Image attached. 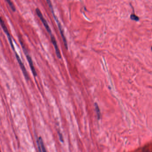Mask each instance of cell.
Returning a JSON list of instances; mask_svg holds the SVG:
<instances>
[{"label": "cell", "mask_w": 152, "mask_h": 152, "mask_svg": "<svg viewBox=\"0 0 152 152\" xmlns=\"http://www.w3.org/2000/svg\"><path fill=\"white\" fill-rule=\"evenodd\" d=\"M21 44L22 45V48L23 49V50L24 52L25 53V54L26 55V59H27L28 62H29V65H30V68L31 69V71L32 72V73L33 75L35 76H37V72L35 70V68L34 67V64H33V61H32V59H31V57L30 56V55H29V54H28L27 51H26V48L24 47L22 43V42H21Z\"/></svg>", "instance_id": "obj_1"}, {"label": "cell", "mask_w": 152, "mask_h": 152, "mask_svg": "<svg viewBox=\"0 0 152 152\" xmlns=\"http://www.w3.org/2000/svg\"><path fill=\"white\" fill-rule=\"evenodd\" d=\"M36 13L38 16L40 18V19L41 20V22H42V23L43 24V26H44V27L46 28L47 31L48 32V33L50 35H51L52 33H51V28L49 27L48 24L46 20L45 19V18L44 17L42 13L41 12V11L39 9L37 8L36 9Z\"/></svg>", "instance_id": "obj_2"}, {"label": "cell", "mask_w": 152, "mask_h": 152, "mask_svg": "<svg viewBox=\"0 0 152 152\" xmlns=\"http://www.w3.org/2000/svg\"><path fill=\"white\" fill-rule=\"evenodd\" d=\"M14 53H15V55L16 58L17 59V62H18V64H19L20 66V67H21V68L22 69V71L23 72L25 78L27 80H28L29 79V74H28L27 71L26 70V69L25 66H24L23 62H22V61L21 59H20L19 55L17 54V53L16 52V51H14Z\"/></svg>", "instance_id": "obj_3"}, {"label": "cell", "mask_w": 152, "mask_h": 152, "mask_svg": "<svg viewBox=\"0 0 152 152\" xmlns=\"http://www.w3.org/2000/svg\"><path fill=\"white\" fill-rule=\"evenodd\" d=\"M51 42H52V43H53V45L54 46V47H55L56 54V55H57L58 58L59 59H61V55L60 54V52L59 47H58L57 43L56 40L55 39L54 36L52 35H51Z\"/></svg>", "instance_id": "obj_4"}, {"label": "cell", "mask_w": 152, "mask_h": 152, "mask_svg": "<svg viewBox=\"0 0 152 152\" xmlns=\"http://www.w3.org/2000/svg\"><path fill=\"white\" fill-rule=\"evenodd\" d=\"M37 143L39 150L40 152H46L47 150L44 146V144L43 143V140L41 137H39L38 140H37Z\"/></svg>", "instance_id": "obj_5"}, {"label": "cell", "mask_w": 152, "mask_h": 152, "mask_svg": "<svg viewBox=\"0 0 152 152\" xmlns=\"http://www.w3.org/2000/svg\"><path fill=\"white\" fill-rule=\"evenodd\" d=\"M95 109L96 111V114L97 116V118L98 120H100L101 118V113H100V111L99 108V107L97 103H95Z\"/></svg>", "instance_id": "obj_6"}, {"label": "cell", "mask_w": 152, "mask_h": 152, "mask_svg": "<svg viewBox=\"0 0 152 152\" xmlns=\"http://www.w3.org/2000/svg\"><path fill=\"white\" fill-rule=\"evenodd\" d=\"M7 2V3H8L9 5L10 6V8L14 12L15 11L16 9L15 7V6L14 5V4H13V3H12V1L11 0H5Z\"/></svg>", "instance_id": "obj_7"}, {"label": "cell", "mask_w": 152, "mask_h": 152, "mask_svg": "<svg viewBox=\"0 0 152 152\" xmlns=\"http://www.w3.org/2000/svg\"><path fill=\"white\" fill-rule=\"evenodd\" d=\"M130 18L131 19L136 21H138L139 20V17L135 14H132L130 16Z\"/></svg>", "instance_id": "obj_8"}, {"label": "cell", "mask_w": 152, "mask_h": 152, "mask_svg": "<svg viewBox=\"0 0 152 152\" xmlns=\"http://www.w3.org/2000/svg\"><path fill=\"white\" fill-rule=\"evenodd\" d=\"M58 133H59V140L61 142H63V137H62V134L60 132H58Z\"/></svg>", "instance_id": "obj_9"}]
</instances>
